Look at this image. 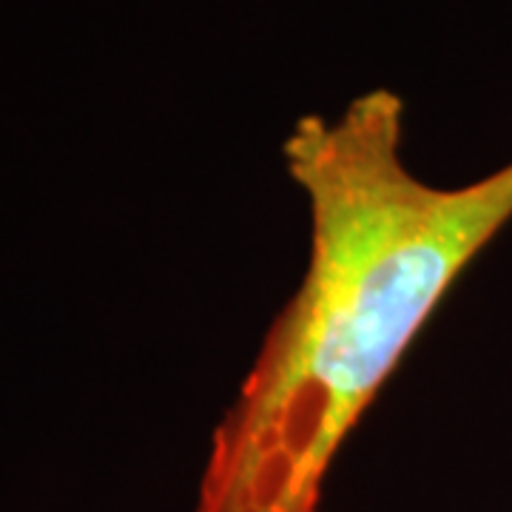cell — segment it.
<instances>
[{
  "label": "cell",
  "instance_id": "obj_1",
  "mask_svg": "<svg viewBox=\"0 0 512 512\" xmlns=\"http://www.w3.org/2000/svg\"><path fill=\"white\" fill-rule=\"evenodd\" d=\"M404 100L373 89L282 143L308 197L302 285L214 430L197 512H316L342 441L441 299L512 220V163L458 188L402 157Z\"/></svg>",
  "mask_w": 512,
  "mask_h": 512
}]
</instances>
